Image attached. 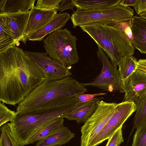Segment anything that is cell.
Segmentation results:
<instances>
[{"label": "cell", "mask_w": 146, "mask_h": 146, "mask_svg": "<svg viewBox=\"0 0 146 146\" xmlns=\"http://www.w3.org/2000/svg\"><path fill=\"white\" fill-rule=\"evenodd\" d=\"M47 79L42 69L16 46L0 53V100L19 104Z\"/></svg>", "instance_id": "obj_1"}, {"label": "cell", "mask_w": 146, "mask_h": 146, "mask_svg": "<svg viewBox=\"0 0 146 146\" xmlns=\"http://www.w3.org/2000/svg\"><path fill=\"white\" fill-rule=\"evenodd\" d=\"M81 104L74 97L56 106L17 112L14 120L7 124L14 139L24 146L45 126L58 118H64Z\"/></svg>", "instance_id": "obj_2"}, {"label": "cell", "mask_w": 146, "mask_h": 146, "mask_svg": "<svg viewBox=\"0 0 146 146\" xmlns=\"http://www.w3.org/2000/svg\"><path fill=\"white\" fill-rule=\"evenodd\" d=\"M87 91L82 83L71 76L58 80L46 79L18 104L16 112L56 106Z\"/></svg>", "instance_id": "obj_3"}, {"label": "cell", "mask_w": 146, "mask_h": 146, "mask_svg": "<svg viewBox=\"0 0 146 146\" xmlns=\"http://www.w3.org/2000/svg\"><path fill=\"white\" fill-rule=\"evenodd\" d=\"M101 23L79 27L107 54L112 64L119 65L127 56L133 55L135 48L126 43L113 29Z\"/></svg>", "instance_id": "obj_4"}, {"label": "cell", "mask_w": 146, "mask_h": 146, "mask_svg": "<svg viewBox=\"0 0 146 146\" xmlns=\"http://www.w3.org/2000/svg\"><path fill=\"white\" fill-rule=\"evenodd\" d=\"M77 40L70 31L64 29L54 31L43 41L46 52L50 58L69 66L79 60Z\"/></svg>", "instance_id": "obj_5"}, {"label": "cell", "mask_w": 146, "mask_h": 146, "mask_svg": "<svg viewBox=\"0 0 146 146\" xmlns=\"http://www.w3.org/2000/svg\"><path fill=\"white\" fill-rule=\"evenodd\" d=\"M134 11L129 6L125 7L119 4L105 9L80 11L76 10L71 17L73 27L94 23H106L126 18L133 17Z\"/></svg>", "instance_id": "obj_6"}, {"label": "cell", "mask_w": 146, "mask_h": 146, "mask_svg": "<svg viewBox=\"0 0 146 146\" xmlns=\"http://www.w3.org/2000/svg\"><path fill=\"white\" fill-rule=\"evenodd\" d=\"M117 104L102 100L93 113L81 128V146H89L101 131L114 112Z\"/></svg>", "instance_id": "obj_7"}, {"label": "cell", "mask_w": 146, "mask_h": 146, "mask_svg": "<svg viewBox=\"0 0 146 146\" xmlns=\"http://www.w3.org/2000/svg\"><path fill=\"white\" fill-rule=\"evenodd\" d=\"M98 46L97 56L102 64L101 72L93 81L82 83V84L84 86H90L97 87L107 92H121V81L117 66L113 65L102 49Z\"/></svg>", "instance_id": "obj_8"}, {"label": "cell", "mask_w": 146, "mask_h": 146, "mask_svg": "<svg viewBox=\"0 0 146 146\" xmlns=\"http://www.w3.org/2000/svg\"><path fill=\"white\" fill-rule=\"evenodd\" d=\"M135 102L123 101L117 104L113 115L101 131L95 137L89 146H97L111 137L136 111Z\"/></svg>", "instance_id": "obj_9"}, {"label": "cell", "mask_w": 146, "mask_h": 146, "mask_svg": "<svg viewBox=\"0 0 146 146\" xmlns=\"http://www.w3.org/2000/svg\"><path fill=\"white\" fill-rule=\"evenodd\" d=\"M26 55L37 64L44 71L47 80H60L70 76L72 74L69 66L50 58L46 52H33L24 50Z\"/></svg>", "instance_id": "obj_10"}, {"label": "cell", "mask_w": 146, "mask_h": 146, "mask_svg": "<svg viewBox=\"0 0 146 146\" xmlns=\"http://www.w3.org/2000/svg\"><path fill=\"white\" fill-rule=\"evenodd\" d=\"M30 13L19 11L14 13H0V25L16 44L23 42V35Z\"/></svg>", "instance_id": "obj_11"}, {"label": "cell", "mask_w": 146, "mask_h": 146, "mask_svg": "<svg viewBox=\"0 0 146 146\" xmlns=\"http://www.w3.org/2000/svg\"><path fill=\"white\" fill-rule=\"evenodd\" d=\"M121 84L124 101L135 102L146 94V72L137 69Z\"/></svg>", "instance_id": "obj_12"}, {"label": "cell", "mask_w": 146, "mask_h": 146, "mask_svg": "<svg viewBox=\"0 0 146 146\" xmlns=\"http://www.w3.org/2000/svg\"><path fill=\"white\" fill-rule=\"evenodd\" d=\"M57 13L56 11H45L35 8L30 11L27 24L23 35V43L26 44L28 36L39 29L50 21Z\"/></svg>", "instance_id": "obj_13"}, {"label": "cell", "mask_w": 146, "mask_h": 146, "mask_svg": "<svg viewBox=\"0 0 146 146\" xmlns=\"http://www.w3.org/2000/svg\"><path fill=\"white\" fill-rule=\"evenodd\" d=\"M70 19L71 17L68 13H57L45 25L27 37V40L41 41L47 35L56 30L61 29Z\"/></svg>", "instance_id": "obj_14"}, {"label": "cell", "mask_w": 146, "mask_h": 146, "mask_svg": "<svg viewBox=\"0 0 146 146\" xmlns=\"http://www.w3.org/2000/svg\"><path fill=\"white\" fill-rule=\"evenodd\" d=\"M131 31L132 46L141 53L146 54V19L139 16H133Z\"/></svg>", "instance_id": "obj_15"}, {"label": "cell", "mask_w": 146, "mask_h": 146, "mask_svg": "<svg viewBox=\"0 0 146 146\" xmlns=\"http://www.w3.org/2000/svg\"><path fill=\"white\" fill-rule=\"evenodd\" d=\"M103 98L96 97L86 102L68 114L64 118L69 120H75L78 123L85 122L94 112L98 102Z\"/></svg>", "instance_id": "obj_16"}, {"label": "cell", "mask_w": 146, "mask_h": 146, "mask_svg": "<svg viewBox=\"0 0 146 146\" xmlns=\"http://www.w3.org/2000/svg\"><path fill=\"white\" fill-rule=\"evenodd\" d=\"M75 136V134L64 125L44 139L37 142L35 146H61Z\"/></svg>", "instance_id": "obj_17"}, {"label": "cell", "mask_w": 146, "mask_h": 146, "mask_svg": "<svg viewBox=\"0 0 146 146\" xmlns=\"http://www.w3.org/2000/svg\"><path fill=\"white\" fill-rule=\"evenodd\" d=\"M132 19V17L123 18L110 22L104 25L113 29L124 41L133 46V39L131 29Z\"/></svg>", "instance_id": "obj_18"}, {"label": "cell", "mask_w": 146, "mask_h": 146, "mask_svg": "<svg viewBox=\"0 0 146 146\" xmlns=\"http://www.w3.org/2000/svg\"><path fill=\"white\" fill-rule=\"evenodd\" d=\"M121 0H73L77 10H94L110 8L119 4Z\"/></svg>", "instance_id": "obj_19"}, {"label": "cell", "mask_w": 146, "mask_h": 146, "mask_svg": "<svg viewBox=\"0 0 146 146\" xmlns=\"http://www.w3.org/2000/svg\"><path fill=\"white\" fill-rule=\"evenodd\" d=\"M36 0H0V13L28 11L34 6Z\"/></svg>", "instance_id": "obj_20"}, {"label": "cell", "mask_w": 146, "mask_h": 146, "mask_svg": "<svg viewBox=\"0 0 146 146\" xmlns=\"http://www.w3.org/2000/svg\"><path fill=\"white\" fill-rule=\"evenodd\" d=\"M64 118L60 117L54 120L34 135L29 141L28 144L42 140L64 125Z\"/></svg>", "instance_id": "obj_21"}, {"label": "cell", "mask_w": 146, "mask_h": 146, "mask_svg": "<svg viewBox=\"0 0 146 146\" xmlns=\"http://www.w3.org/2000/svg\"><path fill=\"white\" fill-rule=\"evenodd\" d=\"M138 61L133 55L127 56L118 65V71L121 81L133 73L137 69Z\"/></svg>", "instance_id": "obj_22"}, {"label": "cell", "mask_w": 146, "mask_h": 146, "mask_svg": "<svg viewBox=\"0 0 146 146\" xmlns=\"http://www.w3.org/2000/svg\"><path fill=\"white\" fill-rule=\"evenodd\" d=\"M135 102L136 107V112L130 135L135 129L146 123V94Z\"/></svg>", "instance_id": "obj_23"}, {"label": "cell", "mask_w": 146, "mask_h": 146, "mask_svg": "<svg viewBox=\"0 0 146 146\" xmlns=\"http://www.w3.org/2000/svg\"><path fill=\"white\" fill-rule=\"evenodd\" d=\"M0 130V146H22L13 137L7 123L1 127Z\"/></svg>", "instance_id": "obj_24"}, {"label": "cell", "mask_w": 146, "mask_h": 146, "mask_svg": "<svg viewBox=\"0 0 146 146\" xmlns=\"http://www.w3.org/2000/svg\"><path fill=\"white\" fill-rule=\"evenodd\" d=\"M131 146H146V123L136 129Z\"/></svg>", "instance_id": "obj_25"}, {"label": "cell", "mask_w": 146, "mask_h": 146, "mask_svg": "<svg viewBox=\"0 0 146 146\" xmlns=\"http://www.w3.org/2000/svg\"><path fill=\"white\" fill-rule=\"evenodd\" d=\"M17 112L9 109L4 103H0V127L7 123L8 122L12 121L14 119Z\"/></svg>", "instance_id": "obj_26"}, {"label": "cell", "mask_w": 146, "mask_h": 146, "mask_svg": "<svg viewBox=\"0 0 146 146\" xmlns=\"http://www.w3.org/2000/svg\"><path fill=\"white\" fill-rule=\"evenodd\" d=\"M61 0H38L35 8L45 11H57Z\"/></svg>", "instance_id": "obj_27"}, {"label": "cell", "mask_w": 146, "mask_h": 146, "mask_svg": "<svg viewBox=\"0 0 146 146\" xmlns=\"http://www.w3.org/2000/svg\"><path fill=\"white\" fill-rule=\"evenodd\" d=\"M15 44L13 39L0 25V53Z\"/></svg>", "instance_id": "obj_28"}, {"label": "cell", "mask_w": 146, "mask_h": 146, "mask_svg": "<svg viewBox=\"0 0 146 146\" xmlns=\"http://www.w3.org/2000/svg\"><path fill=\"white\" fill-rule=\"evenodd\" d=\"M122 127L120 128L111 137L108 139L106 146H119L123 142Z\"/></svg>", "instance_id": "obj_29"}, {"label": "cell", "mask_w": 146, "mask_h": 146, "mask_svg": "<svg viewBox=\"0 0 146 146\" xmlns=\"http://www.w3.org/2000/svg\"><path fill=\"white\" fill-rule=\"evenodd\" d=\"M106 93H99L93 94H82L77 96L78 100L81 103L89 101L96 97L106 94Z\"/></svg>", "instance_id": "obj_30"}, {"label": "cell", "mask_w": 146, "mask_h": 146, "mask_svg": "<svg viewBox=\"0 0 146 146\" xmlns=\"http://www.w3.org/2000/svg\"><path fill=\"white\" fill-rule=\"evenodd\" d=\"M74 7L75 6L73 0H61L59 4V9L56 11H60L61 13L68 9H71L73 11Z\"/></svg>", "instance_id": "obj_31"}, {"label": "cell", "mask_w": 146, "mask_h": 146, "mask_svg": "<svg viewBox=\"0 0 146 146\" xmlns=\"http://www.w3.org/2000/svg\"><path fill=\"white\" fill-rule=\"evenodd\" d=\"M133 7L138 15L146 12V0H137L136 4Z\"/></svg>", "instance_id": "obj_32"}, {"label": "cell", "mask_w": 146, "mask_h": 146, "mask_svg": "<svg viewBox=\"0 0 146 146\" xmlns=\"http://www.w3.org/2000/svg\"><path fill=\"white\" fill-rule=\"evenodd\" d=\"M137 1V0H121L119 4L125 7L129 6L133 7L136 4Z\"/></svg>", "instance_id": "obj_33"}, {"label": "cell", "mask_w": 146, "mask_h": 146, "mask_svg": "<svg viewBox=\"0 0 146 146\" xmlns=\"http://www.w3.org/2000/svg\"><path fill=\"white\" fill-rule=\"evenodd\" d=\"M138 64L146 67V59H139L138 61Z\"/></svg>", "instance_id": "obj_34"}, {"label": "cell", "mask_w": 146, "mask_h": 146, "mask_svg": "<svg viewBox=\"0 0 146 146\" xmlns=\"http://www.w3.org/2000/svg\"><path fill=\"white\" fill-rule=\"evenodd\" d=\"M137 69H139L146 72V67L139 65L137 64Z\"/></svg>", "instance_id": "obj_35"}, {"label": "cell", "mask_w": 146, "mask_h": 146, "mask_svg": "<svg viewBox=\"0 0 146 146\" xmlns=\"http://www.w3.org/2000/svg\"><path fill=\"white\" fill-rule=\"evenodd\" d=\"M139 16L140 17L146 19V12H144L141 13L139 15Z\"/></svg>", "instance_id": "obj_36"}]
</instances>
